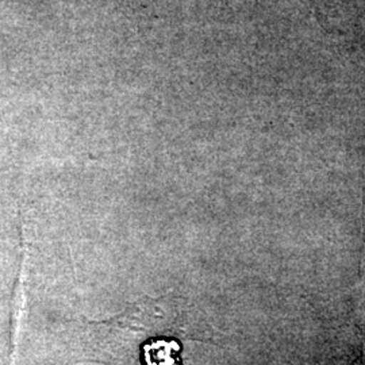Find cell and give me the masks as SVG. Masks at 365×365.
I'll list each match as a JSON object with an SVG mask.
<instances>
[{"instance_id": "obj_1", "label": "cell", "mask_w": 365, "mask_h": 365, "mask_svg": "<svg viewBox=\"0 0 365 365\" xmlns=\"http://www.w3.org/2000/svg\"><path fill=\"white\" fill-rule=\"evenodd\" d=\"M364 217H365V190H364Z\"/></svg>"}]
</instances>
